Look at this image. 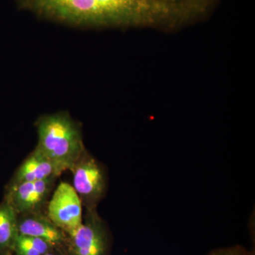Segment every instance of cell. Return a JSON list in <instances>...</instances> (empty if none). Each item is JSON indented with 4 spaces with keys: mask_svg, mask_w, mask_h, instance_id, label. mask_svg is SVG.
<instances>
[{
    "mask_svg": "<svg viewBox=\"0 0 255 255\" xmlns=\"http://www.w3.org/2000/svg\"><path fill=\"white\" fill-rule=\"evenodd\" d=\"M36 127V148L51 161L60 174L70 170L86 151L80 126L68 113L42 116Z\"/></svg>",
    "mask_w": 255,
    "mask_h": 255,
    "instance_id": "1",
    "label": "cell"
},
{
    "mask_svg": "<svg viewBox=\"0 0 255 255\" xmlns=\"http://www.w3.org/2000/svg\"><path fill=\"white\" fill-rule=\"evenodd\" d=\"M39 17L76 26H117L107 0H16Z\"/></svg>",
    "mask_w": 255,
    "mask_h": 255,
    "instance_id": "2",
    "label": "cell"
},
{
    "mask_svg": "<svg viewBox=\"0 0 255 255\" xmlns=\"http://www.w3.org/2000/svg\"><path fill=\"white\" fill-rule=\"evenodd\" d=\"M81 226L67 234L63 251L66 255H110L112 233L96 209H86Z\"/></svg>",
    "mask_w": 255,
    "mask_h": 255,
    "instance_id": "3",
    "label": "cell"
},
{
    "mask_svg": "<svg viewBox=\"0 0 255 255\" xmlns=\"http://www.w3.org/2000/svg\"><path fill=\"white\" fill-rule=\"evenodd\" d=\"M70 171L73 174V187L82 206L86 209H96L108 189V175L104 164L86 150Z\"/></svg>",
    "mask_w": 255,
    "mask_h": 255,
    "instance_id": "4",
    "label": "cell"
},
{
    "mask_svg": "<svg viewBox=\"0 0 255 255\" xmlns=\"http://www.w3.org/2000/svg\"><path fill=\"white\" fill-rule=\"evenodd\" d=\"M46 214L66 234L81 226L83 220L82 201L73 186L60 183L48 201Z\"/></svg>",
    "mask_w": 255,
    "mask_h": 255,
    "instance_id": "5",
    "label": "cell"
},
{
    "mask_svg": "<svg viewBox=\"0 0 255 255\" xmlns=\"http://www.w3.org/2000/svg\"><path fill=\"white\" fill-rule=\"evenodd\" d=\"M56 179L52 177L38 182L8 185L4 199L18 215L42 211Z\"/></svg>",
    "mask_w": 255,
    "mask_h": 255,
    "instance_id": "6",
    "label": "cell"
},
{
    "mask_svg": "<svg viewBox=\"0 0 255 255\" xmlns=\"http://www.w3.org/2000/svg\"><path fill=\"white\" fill-rule=\"evenodd\" d=\"M18 232L22 236L38 238L52 248L63 249L67 234L50 221L42 211L18 215Z\"/></svg>",
    "mask_w": 255,
    "mask_h": 255,
    "instance_id": "7",
    "label": "cell"
},
{
    "mask_svg": "<svg viewBox=\"0 0 255 255\" xmlns=\"http://www.w3.org/2000/svg\"><path fill=\"white\" fill-rule=\"evenodd\" d=\"M60 174L51 161L35 147L16 169L8 185L58 178Z\"/></svg>",
    "mask_w": 255,
    "mask_h": 255,
    "instance_id": "8",
    "label": "cell"
},
{
    "mask_svg": "<svg viewBox=\"0 0 255 255\" xmlns=\"http://www.w3.org/2000/svg\"><path fill=\"white\" fill-rule=\"evenodd\" d=\"M18 235V214L4 199L0 204V254L11 251Z\"/></svg>",
    "mask_w": 255,
    "mask_h": 255,
    "instance_id": "9",
    "label": "cell"
},
{
    "mask_svg": "<svg viewBox=\"0 0 255 255\" xmlns=\"http://www.w3.org/2000/svg\"><path fill=\"white\" fill-rule=\"evenodd\" d=\"M52 248L40 238L18 234L11 252L13 255H43Z\"/></svg>",
    "mask_w": 255,
    "mask_h": 255,
    "instance_id": "10",
    "label": "cell"
},
{
    "mask_svg": "<svg viewBox=\"0 0 255 255\" xmlns=\"http://www.w3.org/2000/svg\"><path fill=\"white\" fill-rule=\"evenodd\" d=\"M206 255H253V253L241 245H235L213 250Z\"/></svg>",
    "mask_w": 255,
    "mask_h": 255,
    "instance_id": "11",
    "label": "cell"
},
{
    "mask_svg": "<svg viewBox=\"0 0 255 255\" xmlns=\"http://www.w3.org/2000/svg\"><path fill=\"white\" fill-rule=\"evenodd\" d=\"M43 255H66L63 249L59 248H52L49 251L47 252Z\"/></svg>",
    "mask_w": 255,
    "mask_h": 255,
    "instance_id": "12",
    "label": "cell"
},
{
    "mask_svg": "<svg viewBox=\"0 0 255 255\" xmlns=\"http://www.w3.org/2000/svg\"><path fill=\"white\" fill-rule=\"evenodd\" d=\"M0 255H13L11 251L6 252V253H1Z\"/></svg>",
    "mask_w": 255,
    "mask_h": 255,
    "instance_id": "13",
    "label": "cell"
},
{
    "mask_svg": "<svg viewBox=\"0 0 255 255\" xmlns=\"http://www.w3.org/2000/svg\"><path fill=\"white\" fill-rule=\"evenodd\" d=\"M170 1H174V0H170Z\"/></svg>",
    "mask_w": 255,
    "mask_h": 255,
    "instance_id": "14",
    "label": "cell"
}]
</instances>
